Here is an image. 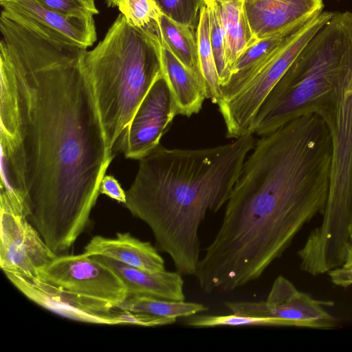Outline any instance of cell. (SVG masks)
I'll list each match as a JSON object with an SVG mask.
<instances>
[{
  "mask_svg": "<svg viewBox=\"0 0 352 352\" xmlns=\"http://www.w3.org/2000/svg\"><path fill=\"white\" fill-rule=\"evenodd\" d=\"M332 155L327 199L320 225L298 250L300 268L318 276L342 265L352 245V94L345 93L328 126Z\"/></svg>",
  "mask_w": 352,
  "mask_h": 352,
  "instance_id": "5",
  "label": "cell"
},
{
  "mask_svg": "<svg viewBox=\"0 0 352 352\" xmlns=\"http://www.w3.org/2000/svg\"><path fill=\"white\" fill-rule=\"evenodd\" d=\"M157 250L150 242L140 241L126 232L117 233L115 238L94 236L82 253L112 258L135 268L163 271L164 261Z\"/></svg>",
  "mask_w": 352,
  "mask_h": 352,
  "instance_id": "14",
  "label": "cell"
},
{
  "mask_svg": "<svg viewBox=\"0 0 352 352\" xmlns=\"http://www.w3.org/2000/svg\"><path fill=\"white\" fill-rule=\"evenodd\" d=\"M94 256L118 274L126 287L128 296L185 300L184 280L177 271H148L128 266L112 258Z\"/></svg>",
  "mask_w": 352,
  "mask_h": 352,
  "instance_id": "15",
  "label": "cell"
},
{
  "mask_svg": "<svg viewBox=\"0 0 352 352\" xmlns=\"http://www.w3.org/2000/svg\"><path fill=\"white\" fill-rule=\"evenodd\" d=\"M162 12L179 23L197 29L204 0H155Z\"/></svg>",
  "mask_w": 352,
  "mask_h": 352,
  "instance_id": "24",
  "label": "cell"
},
{
  "mask_svg": "<svg viewBox=\"0 0 352 352\" xmlns=\"http://www.w3.org/2000/svg\"><path fill=\"white\" fill-rule=\"evenodd\" d=\"M5 274L28 298L58 315L87 323L116 324V308L107 302L67 291L40 276Z\"/></svg>",
  "mask_w": 352,
  "mask_h": 352,
  "instance_id": "11",
  "label": "cell"
},
{
  "mask_svg": "<svg viewBox=\"0 0 352 352\" xmlns=\"http://www.w3.org/2000/svg\"><path fill=\"white\" fill-rule=\"evenodd\" d=\"M0 199L56 255L85 230L115 157L82 65L87 49L0 17Z\"/></svg>",
  "mask_w": 352,
  "mask_h": 352,
  "instance_id": "1",
  "label": "cell"
},
{
  "mask_svg": "<svg viewBox=\"0 0 352 352\" xmlns=\"http://www.w3.org/2000/svg\"><path fill=\"white\" fill-rule=\"evenodd\" d=\"M160 41L162 72L173 94L177 114L190 117L201 110L206 98L205 84Z\"/></svg>",
  "mask_w": 352,
  "mask_h": 352,
  "instance_id": "16",
  "label": "cell"
},
{
  "mask_svg": "<svg viewBox=\"0 0 352 352\" xmlns=\"http://www.w3.org/2000/svg\"><path fill=\"white\" fill-rule=\"evenodd\" d=\"M210 12V39L220 85L224 86L230 78L226 55V34L213 0H204Z\"/></svg>",
  "mask_w": 352,
  "mask_h": 352,
  "instance_id": "23",
  "label": "cell"
},
{
  "mask_svg": "<svg viewBox=\"0 0 352 352\" xmlns=\"http://www.w3.org/2000/svg\"><path fill=\"white\" fill-rule=\"evenodd\" d=\"M307 22L290 27L269 37L259 40L256 43L248 47L241 54L232 65L231 68L230 77L233 75L240 74L248 69L266 54H269L276 47L280 45L285 40L300 29Z\"/></svg>",
  "mask_w": 352,
  "mask_h": 352,
  "instance_id": "22",
  "label": "cell"
},
{
  "mask_svg": "<svg viewBox=\"0 0 352 352\" xmlns=\"http://www.w3.org/2000/svg\"><path fill=\"white\" fill-rule=\"evenodd\" d=\"M116 308L176 320L208 310V307L198 302L136 295L128 296Z\"/></svg>",
  "mask_w": 352,
  "mask_h": 352,
  "instance_id": "19",
  "label": "cell"
},
{
  "mask_svg": "<svg viewBox=\"0 0 352 352\" xmlns=\"http://www.w3.org/2000/svg\"><path fill=\"white\" fill-rule=\"evenodd\" d=\"M60 13L82 18H92L98 13L94 0H36Z\"/></svg>",
  "mask_w": 352,
  "mask_h": 352,
  "instance_id": "25",
  "label": "cell"
},
{
  "mask_svg": "<svg viewBox=\"0 0 352 352\" xmlns=\"http://www.w3.org/2000/svg\"><path fill=\"white\" fill-rule=\"evenodd\" d=\"M198 55L205 82L206 98L217 103L222 95L214 56L210 39V12L207 5L200 10L197 28Z\"/></svg>",
  "mask_w": 352,
  "mask_h": 352,
  "instance_id": "20",
  "label": "cell"
},
{
  "mask_svg": "<svg viewBox=\"0 0 352 352\" xmlns=\"http://www.w3.org/2000/svg\"><path fill=\"white\" fill-rule=\"evenodd\" d=\"M177 115L173 94L162 73L140 103L116 146L126 158L140 160L160 145Z\"/></svg>",
  "mask_w": 352,
  "mask_h": 352,
  "instance_id": "9",
  "label": "cell"
},
{
  "mask_svg": "<svg viewBox=\"0 0 352 352\" xmlns=\"http://www.w3.org/2000/svg\"><path fill=\"white\" fill-rule=\"evenodd\" d=\"M256 143L248 133L202 149L160 144L139 160L124 206L151 229L158 251L176 271L194 276L200 261L199 228L208 212L225 205Z\"/></svg>",
  "mask_w": 352,
  "mask_h": 352,
  "instance_id": "2",
  "label": "cell"
},
{
  "mask_svg": "<svg viewBox=\"0 0 352 352\" xmlns=\"http://www.w3.org/2000/svg\"><path fill=\"white\" fill-rule=\"evenodd\" d=\"M352 82V12H335L309 40L262 104L252 133L263 136L315 113L330 126Z\"/></svg>",
  "mask_w": 352,
  "mask_h": 352,
  "instance_id": "3",
  "label": "cell"
},
{
  "mask_svg": "<svg viewBox=\"0 0 352 352\" xmlns=\"http://www.w3.org/2000/svg\"><path fill=\"white\" fill-rule=\"evenodd\" d=\"M333 305L331 301L317 300L298 290L282 275L276 278L265 300L224 302L234 314L274 318L283 327L315 329L336 327V318L325 309Z\"/></svg>",
  "mask_w": 352,
  "mask_h": 352,
  "instance_id": "7",
  "label": "cell"
},
{
  "mask_svg": "<svg viewBox=\"0 0 352 352\" xmlns=\"http://www.w3.org/2000/svg\"><path fill=\"white\" fill-rule=\"evenodd\" d=\"M328 275L331 282L337 286L348 287L352 285V245L344 263L329 271Z\"/></svg>",
  "mask_w": 352,
  "mask_h": 352,
  "instance_id": "27",
  "label": "cell"
},
{
  "mask_svg": "<svg viewBox=\"0 0 352 352\" xmlns=\"http://www.w3.org/2000/svg\"><path fill=\"white\" fill-rule=\"evenodd\" d=\"M157 25L160 40L204 82L199 60L197 30L176 22L163 13Z\"/></svg>",
  "mask_w": 352,
  "mask_h": 352,
  "instance_id": "18",
  "label": "cell"
},
{
  "mask_svg": "<svg viewBox=\"0 0 352 352\" xmlns=\"http://www.w3.org/2000/svg\"><path fill=\"white\" fill-rule=\"evenodd\" d=\"M100 193L105 195L112 199L123 204L126 202V192L118 181L112 175H106L100 186Z\"/></svg>",
  "mask_w": 352,
  "mask_h": 352,
  "instance_id": "28",
  "label": "cell"
},
{
  "mask_svg": "<svg viewBox=\"0 0 352 352\" xmlns=\"http://www.w3.org/2000/svg\"><path fill=\"white\" fill-rule=\"evenodd\" d=\"M335 12L322 11L305 23L280 45L244 72L233 75L221 87L216 103L223 118L226 137L237 139L252 133L264 100L314 34Z\"/></svg>",
  "mask_w": 352,
  "mask_h": 352,
  "instance_id": "6",
  "label": "cell"
},
{
  "mask_svg": "<svg viewBox=\"0 0 352 352\" xmlns=\"http://www.w3.org/2000/svg\"><path fill=\"white\" fill-rule=\"evenodd\" d=\"M247 19L258 41L321 13L322 0H244Z\"/></svg>",
  "mask_w": 352,
  "mask_h": 352,
  "instance_id": "13",
  "label": "cell"
},
{
  "mask_svg": "<svg viewBox=\"0 0 352 352\" xmlns=\"http://www.w3.org/2000/svg\"><path fill=\"white\" fill-rule=\"evenodd\" d=\"M351 241H352V228H351Z\"/></svg>",
  "mask_w": 352,
  "mask_h": 352,
  "instance_id": "29",
  "label": "cell"
},
{
  "mask_svg": "<svg viewBox=\"0 0 352 352\" xmlns=\"http://www.w3.org/2000/svg\"><path fill=\"white\" fill-rule=\"evenodd\" d=\"M82 65L107 145L113 152L140 103L163 73L157 28H135L120 14L103 39L93 50L85 51Z\"/></svg>",
  "mask_w": 352,
  "mask_h": 352,
  "instance_id": "4",
  "label": "cell"
},
{
  "mask_svg": "<svg viewBox=\"0 0 352 352\" xmlns=\"http://www.w3.org/2000/svg\"><path fill=\"white\" fill-rule=\"evenodd\" d=\"M226 34V55L230 70L237 58L257 42L250 29L244 0H213Z\"/></svg>",
  "mask_w": 352,
  "mask_h": 352,
  "instance_id": "17",
  "label": "cell"
},
{
  "mask_svg": "<svg viewBox=\"0 0 352 352\" xmlns=\"http://www.w3.org/2000/svg\"><path fill=\"white\" fill-rule=\"evenodd\" d=\"M108 7H117L133 27L148 30L157 28L162 14L155 0H105Z\"/></svg>",
  "mask_w": 352,
  "mask_h": 352,
  "instance_id": "21",
  "label": "cell"
},
{
  "mask_svg": "<svg viewBox=\"0 0 352 352\" xmlns=\"http://www.w3.org/2000/svg\"><path fill=\"white\" fill-rule=\"evenodd\" d=\"M0 266L4 273L37 278L57 255L28 218L0 204Z\"/></svg>",
  "mask_w": 352,
  "mask_h": 352,
  "instance_id": "10",
  "label": "cell"
},
{
  "mask_svg": "<svg viewBox=\"0 0 352 352\" xmlns=\"http://www.w3.org/2000/svg\"><path fill=\"white\" fill-rule=\"evenodd\" d=\"M39 276L67 291L117 307L128 296L118 274L94 256L58 255L39 270Z\"/></svg>",
  "mask_w": 352,
  "mask_h": 352,
  "instance_id": "8",
  "label": "cell"
},
{
  "mask_svg": "<svg viewBox=\"0 0 352 352\" xmlns=\"http://www.w3.org/2000/svg\"><path fill=\"white\" fill-rule=\"evenodd\" d=\"M0 4L7 16L54 40L85 49L96 40L94 17L64 14L36 0H0Z\"/></svg>",
  "mask_w": 352,
  "mask_h": 352,
  "instance_id": "12",
  "label": "cell"
},
{
  "mask_svg": "<svg viewBox=\"0 0 352 352\" xmlns=\"http://www.w3.org/2000/svg\"><path fill=\"white\" fill-rule=\"evenodd\" d=\"M116 320L117 324H132L142 327L168 325L176 322V319L122 309L116 311Z\"/></svg>",
  "mask_w": 352,
  "mask_h": 352,
  "instance_id": "26",
  "label": "cell"
}]
</instances>
